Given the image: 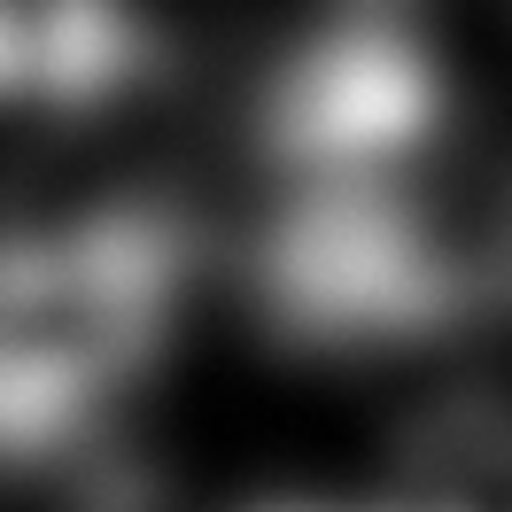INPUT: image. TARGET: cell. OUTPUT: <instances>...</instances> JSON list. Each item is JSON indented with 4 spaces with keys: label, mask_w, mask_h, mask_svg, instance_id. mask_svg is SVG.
Wrapping results in <instances>:
<instances>
[{
    "label": "cell",
    "mask_w": 512,
    "mask_h": 512,
    "mask_svg": "<svg viewBox=\"0 0 512 512\" xmlns=\"http://www.w3.org/2000/svg\"><path fill=\"white\" fill-rule=\"evenodd\" d=\"M163 256L132 233L0 249V466L63 450L163 342Z\"/></svg>",
    "instance_id": "cell-1"
},
{
    "label": "cell",
    "mask_w": 512,
    "mask_h": 512,
    "mask_svg": "<svg viewBox=\"0 0 512 512\" xmlns=\"http://www.w3.org/2000/svg\"><path fill=\"white\" fill-rule=\"evenodd\" d=\"M78 512H194V505L179 497V489L148 481V474H109V481H101V489H94V497H86Z\"/></svg>",
    "instance_id": "cell-2"
},
{
    "label": "cell",
    "mask_w": 512,
    "mask_h": 512,
    "mask_svg": "<svg viewBox=\"0 0 512 512\" xmlns=\"http://www.w3.org/2000/svg\"><path fill=\"white\" fill-rule=\"evenodd\" d=\"M272 512H319V505H272Z\"/></svg>",
    "instance_id": "cell-3"
}]
</instances>
